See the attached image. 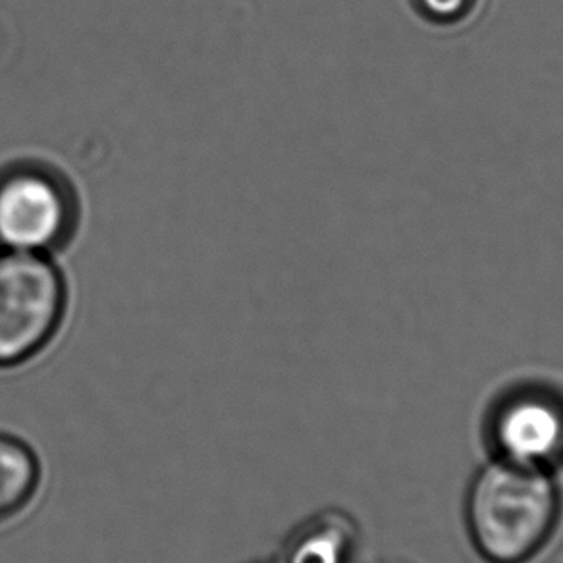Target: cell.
Masks as SVG:
<instances>
[{
    "label": "cell",
    "instance_id": "obj_4",
    "mask_svg": "<svg viewBox=\"0 0 563 563\" xmlns=\"http://www.w3.org/2000/svg\"><path fill=\"white\" fill-rule=\"evenodd\" d=\"M496 442L506 462L542 470L563 457V407L542 396H523L501 407Z\"/></svg>",
    "mask_w": 563,
    "mask_h": 563
},
{
    "label": "cell",
    "instance_id": "obj_7",
    "mask_svg": "<svg viewBox=\"0 0 563 563\" xmlns=\"http://www.w3.org/2000/svg\"><path fill=\"white\" fill-rule=\"evenodd\" d=\"M419 16L437 25H452L470 16L477 0H411Z\"/></svg>",
    "mask_w": 563,
    "mask_h": 563
},
{
    "label": "cell",
    "instance_id": "obj_3",
    "mask_svg": "<svg viewBox=\"0 0 563 563\" xmlns=\"http://www.w3.org/2000/svg\"><path fill=\"white\" fill-rule=\"evenodd\" d=\"M70 191L45 168L18 166L0 176V247L14 253L55 250L74 228Z\"/></svg>",
    "mask_w": 563,
    "mask_h": 563
},
{
    "label": "cell",
    "instance_id": "obj_2",
    "mask_svg": "<svg viewBox=\"0 0 563 563\" xmlns=\"http://www.w3.org/2000/svg\"><path fill=\"white\" fill-rule=\"evenodd\" d=\"M68 290L45 255H0V368L22 367L45 352L63 327Z\"/></svg>",
    "mask_w": 563,
    "mask_h": 563
},
{
    "label": "cell",
    "instance_id": "obj_6",
    "mask_svg": "<svg viewBox=\"0 0 563 563\" xmlns=\"http://www.w3.org/2000/svg\"><path fill=\"white\" fill-rule=\"evenodd\" d=\"M41 486L35 450L14 434L0 432V523L22 514Z\"/></svg>",
    "mask_w": 563,
    "mask_h": 563
},
{
    "label": "cell",
    "instance_id": "obj_5",
    "mask_svg": "<svg viewBox=\"0 0 563 563\" xmlns=\"http://www.w3.org/2000/svg\"><path fill=\"white\" fill-rule=\"evenodd\" d=\"M352 547V525L340 514L327 511L290 532L276 563H345Z\"/></svg>",
    "mask_w": 563,
    "mask_h": 563
},
{
    "label": "cell",
    "instance_id": "obj_1",
    "mask_svg": "<svg viewBox=\"0 0 563 563\" xmlns=\"http://www.w3.org/2000/svg\"><path fill=\"white\" fill-rule=\"evenodd\" d=\"M471 537L493 563H523L554 531L558 494L547 473L498 462L481 471L467 500Z\"/></svg>",
    "mask_w": 563,
    "mask_h": 563
}]
</instances>
